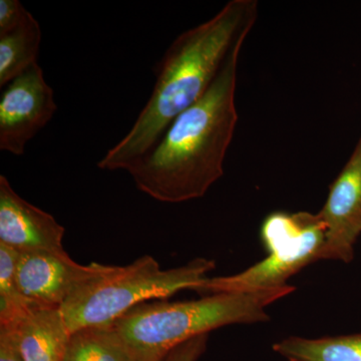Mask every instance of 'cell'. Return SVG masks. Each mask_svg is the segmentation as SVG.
Masks as SVG:
<instances>
[{"instance_id":"6da1fadb","label":"cell","mask_w":361,"mask_h":361,"mask_svg":"<svg viewBox=\"0 0 361 361\" xmlns=\"http://www.w3.org/2000/svg\"><path fill=\"white\" fill-rule=\"evenodd\" d=\"M257 16L256 0H231L212 18L180 35L154 68L155 87L146 106L97 167L127 171L152 151L171 123L204 96L232 49L245 42Z\"/></svg>"},{"instance_id":"7a4b0ae2","label":"cell","mask_w":361,"mask_h":361,"mask_svg":"<svg viewBox=\"0 0 361 361\" xmlns=\"http://www.w3.org/2000/svg\"><path fill=\"white\" fill-rule=\"evenodd\" d=\"M243 44L232 49L204 96L171 123L152 151L128 168L142 193L163 203H182L203 197L224 174L238 122L235 96Z\"/></svg>"},{"instance_id":"3957f363","label":"cell","mask_w":361,"mask_h":361,"mask_svg":"<svg viewBox=\"0 0 361 361\" xmlns=\"http://www.w3.org/2000/svg\"><path fill=\"white\" fill-rule=\"evenodd\" d=\"M294 287L211 294L198 300L144 302L113 323L139 361H161L170 351L211 330L269 320L265 308Z\"/></svg>"},{"instance_id":"277c9868","label":"cell","mask_w":361,"mask_h":361,"mask_svg":"<svg viewBox=\"0 0 361 361\" xmlns=\"http://www.w3.org/2000/svg\"><path fill=\"white\" fill-rule=\"evenodd\" d=\"M215 268V262L197 258L186 265L161 270L155 258L144 255L126 266H110L71 294L61 306L71 334L85 327L110 326L139 304L166 298L183 289H194Z\"/></svg>"},{"instance_id":"5b68a950","label":"cell","mask_w":361,"mask_h":361,"mask_svg":"<svg viewBox=\"0 0 361 361\" xmlns=\"http://www.w3.org/2000/svg\"><path fill=\"white\" fill-rule=\"evenodd\" d=\"M325 232L319 214L272 213L261 228L269 252L264 260L233 276L207 277L194 290L211 295L287 286L292 275L319 260Z\"/></svg>"},{"instance_id":"8992f818","label":"cell","mask_w":361,"mask_h":361,"mask_svg":"<svg viewBox=\"0 0 361 361\" xmlns=\"http://www.w3.org/2000/svg\"><path fill=\"white\" fill-rule=\"evenodd\" d=\"M58 104L35 63L4 87L0 97V151L25 154L26 144L51 120Z\"/></svg>"},{"instance_id":"52a82bcc","label":"cell","mask_w":361,"mask_h":361,"mask_svg":"<svg viewBox=\"0 0 361 361\" xmlns=\"http://www.w3.org/2000/svg\"><path fill=\"white\" fill-rule=\"evenodd\" d=\"M318 214L326 227L319 260L351 262L361 234V135Z\"/></svg>"},{"instance_id":"ba28073f","label":"cell","mask_w":361,"mask_h":361,"mask_svg":"<svg viewBox=\"0 0 361 361\" xmlns=\"http://www.w3.org/2000/svg\"><path fill=\"white\" fill-rule=\"evenodd\" d=\"M110 266L92 262L80 265L68 254L20 252L16 265V285L26 298L61 307L78 288L99 276Z\"/></svg>"},{"instance_id":"9c48e42d","label":"cell","mask_w":361,"mask_h":361,"mask_svg":"<svg viewBox=\"0 0 361 361\" xmlns=\"http://www.w3.org/2000/svg\"><path fill=\"white\" fill-rule=\"evenodd\" d=\"M63 235L65 228L54 216L21 198L0 175V243L20 252L63 255Z\"/></svg>"},{"instance_id":"30bf717a","label":"cell","mask_w":361,"mask_h":361,"mask_svg":"<svg viewBox=\"0 0 361 361\" xmlns=\"http://www.w3.org/2000/svg\"><path fill=\"white\" fill-rule=\"evenodd\" d=\"M25 361H63L71 332L61 307L32 302L13 324Z\"/></svg>"},{"instance_id":"8fae6325","label":"cell","mask_w":361,"mask_h":361,"mask_svg":"<svg viewBox=\"0 0 361 361\" xmlns=\"http://www.w3.org/2000/svg\"><path fill=\"white\" fill-rule=\"evenodd\" d=\"M273 349L289 361H361V334L319 339L292 336Z\"/></svg>"},{"instance_id":"7c38bea8","label":"cell","mask_w":361,"mask_h":361,"mask_svg":"<svg viewBox=\"0 0 361 361\" xmlns=\"http://www.w3.org/2000/svg\"><path fill=\"white\" fill-rule=\"evenodd\" d=\"M42 30L30 14L20 27L0 35V87L37 63Z\"/></svg>"},{"instance_id":"4fadbf2b","label":"cell","mask_w":361,"mask_h":361,"mask_svg":"<svg viewBox=\"0 0 361 361\" xmlns=\"http://www.w3.org/2000/svg\"><path fill=\"white\" fill-rule=\"evenodd\" d=\"M63 361H139L113 325L73 332Z\"/></svg>"},{"instance_id":"5bb4252c","label":"cell","mask_w":361,"mask_h":361,"mask_svg":"<svg viewBox=\"0 0 361 361\" xmlns=\"http://www.w3.org/2000/svg\"><path fill=\"white\" fill-rule=\"evenodd\" d=\"M20 252L0 243V326L16 322L35 301L26 298L16 285Z\"/></svg>"},{"instance_id":"9a60e30c","label":"cell","mask_w":361,"mask_h":361,"mask_svg":"<svg viewBox=\"0 0 361 361\" xmlns=\"http://www.w3.org/2000/svg\"><path fill=\"white\" fill-rule=\"evenodd\" d=\"M30 14L18 0H0V35L20 27Z\"/></svg>"},{"instance_id":"2e32d148","label":"cell","mask_w":361,"mask_h":361,"mask_svg":"<svg viewBox=\"0 0 361 361\" xmlns=\"http://www.w3.org/2000/svg\"><path fill=\"white\" fill-rule=\"evenodd\" d=\"M208 334L194 337L173 349L161 361H197L205 353Z\"/></svg>"},{"instance_id":"e0dca14e","label":"cell","mask_w":361,"mask_h":361,"mask_svg":"<svg viewBox=\"0 0 361 361\" xmlns=\"http://www.w3.org/2000/svg\"><path fill=\"white\" fill-rule=\"evenodd\" d=\"M0 361H25L13 330L0 327Z\"/></svg>"}]
</instances>
